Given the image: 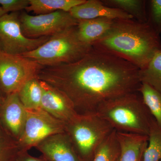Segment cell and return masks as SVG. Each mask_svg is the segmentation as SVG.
Segmentation results:
<instances>
[{"mask_svg":"<svg viewBox=\"0 0 161 161\" xmlns=\"http://www.w3.org/2000/svg\"><path fill=\"white\" fill-rule=\"evenodd\" d=\"M119 152L116 161H142L148 143L147 136L116 132Z\"/></svg>","mask_w":161,"mask_h":161,"instance_id":"cell-14","label":"cell"},{"mask_svg":"<svg viewBox=\"0 0 161 161\" xmlns=\"http://www.w3.org/2000/svg\"><path fill=\"white\" fill-rule=\"evenodd\" d=\"M141 83H146L161 93V50L155 54L147 66L140 70Z\"/></svg>","mask_w":161,"mask_h":161,"instance_id":"cell-19","label":"cell"},{"mask_svg":"<svg viewBox=\"0 0 161 161\" xmlns=\"http://www.w3.org/2000/svg\"><path fill=\"white\" fill-rule=\"evenodd\" d=\"M26 11L33 12L36 15L48 14L55 12H69L71 9L86 2V0H29Z\"/></svg>","mask_w":161,"mask_h":161,"instance_id":"cell-16","label":"cell"},{"mask_svg":"<svg viewBox=\"0 0 161 161\" xmlns=\"http://www.w3.org/2000/svg\"><path fill=\"white\" fill-rule=\"evenodd\" d=\"M19 16V12H12L0 17V43L3 51L6 53L22 55L36 49L50 38L26 37L22 31Z\"/></svg>","mask_w":161,"mask_h":161,"instance_id":"cell-8","label":"cell"},{"mask_svg":"<svg viewBox=\"0 0 161 161\" xmlns=\"http://www.w3.org/2000/svg\"><path fill=\"white\" fill-rule=\"evenodd\" d=\"M18 93L21 103L26 109L41 108L43 91L40 80L38 78L27 81Z\"/></svg>","mask_w":161,"mask_h":161,"instance_id":"cell-18","label":"cell"},{"mask_svg":"<svg viewBox=\"0 0 161 161\" xmlns=\"http://www.w3.org/2000/svg\"><path fill=\"white\" fill-rule=\"evenodd\" d=\"M21 151L17 141L0 125V161H16Z\"/></svg>","mask_w":161,"mask_h":161,"instance_id":"cell-22","label":"cell"},{"mask_svg":"<svg viewBox=\"0 0 161 161\" xmlns=\"http://www.w3.org/2000/svg\"><path fill=\"white\" fill-rule=\"evenodd\" d=\"M26 114V109L18 92L3 97L0 103V125L18 142L23 131Z\"/></svg>","mask_w":161,"mask_h":161,"instance_id":"cell-10","label":"cell"},{"mask_svg":"<svg viewBox=\"0 0 161 161\" xmlns=\"http://www.w3.org/2000/svg\"><path fill=\"white\" fill-rule=\"evenodd\" d=\"M6 14H7V13L2 8V7L0 6V17L2 16L3 15Z\"/></svg>","mask_w":161,"mask_h":161,"instance_id":"cell-27","label":"cell"},{"mask_svg":"<svg viewBox=\"0 0 161 161\" xmlns=\"http://www.w3.org/2000/svg\"><path fill=\"white\" fill-rule=\"evenodd\" d=\"M92 47L126 60L141 70L161 50V40L148 22L116 19L109 31Z\"/></svg>","mask_w":161,"mask_h":161,"instance_id":"cell-2","label":"cell"},{"mask_svg":"<svg viewBox=\"0 0 161 161\" xmlns=\"http://www.w3.org/2000/svg\"><path fill=\"white\" fill-rule=\"evenodd\" d=\"M29 4V0H0L1 7L7 13L26 9Z\"/></svg>","mask_w":161,"mask_h":161,"instance_id":"cell-25","label":"cell"},{"mask_svg":"<svg viewBox=\"0 0 161 161\" xmlns=\"http://www.w3.org/2000/svg\"><path fill=\"white\" fill-rule=\"evenodd\" d=\"M160 161H161V160H160Z\"/></svg>","mask_w":161,"mask_h":161,"instance_id":"cell-30","label":"cell"},{"mask_svg":"<svg viewBox=\"0 0 161 161\" xmlns=\"http://www.w3.org/2000/svg\"><path fill=\"white\" fill-rule=\"evenodd\" d=\"M96 112L116 132L147 136L155 119L139 91L106 102Z\"/></svg>","mask_w":161,"mask_h":161,"instance_id":"cell-3","label":"cell"},{"mask_svg":"<svg viewBox=\"0 0 161 161\" xmlns=\"http://www.w3.org/2000/svg\"><path fill=\"white\" fill-rule=\"evenodd\" d=\"M139 92L161 129V93L147 84H141Z\"/></svg>","mask_w":161,"mask_h":161,"instance_id":"cell-20","label":"cell"},{"mask_svg":"<svg viewBox=\"0 0 161 161\" xmlns=\"http://www.w3.org/2000/svg\"><path fill=\"white\" fill-rule=\"evenodd\" d=\"M3 97H4V96H3V94H2V93L0 92V103H1V101H2Z\"/></svg>","mask_w":161,"mask_h":161,"instance_id":"cell-28","label":"cell"},{"mask_svg":"<svg viewBox=\"0 0 161 161\" xmlns=\"http://www.w3.org/2000/svg\"><path fill=\"white\" fill-rule=\"evenodd\" d=\"M147 3V22L160 35L161 33V0H150Z\"/></svg>","mask_w":161,"mask_h":161,"instance_id":"cell-24","label":"cell"},{"mask_svg":"<svg viewBox=\"0 0 161 161\" xmlns=\"http://www.w3.org/2000/svg\"><path fill=\"white\" fill-rule=\"evenodd\" d=\"M40 81L43 91L41 109L64 123L78 114L71 102L64 93L44 81Z\"/></svg>","mask_w":161,"mask_h":161,"instance_id":"cell-11","label":"cell"},{"mask_svg":"<svg viewBox=\"0 0 161 161\" xmlns=\"http://www.w3.org/2000/svg\"><path fill=\"white\" fill-rule=\"evenodd\" d=\"M104 5L125 11L140 23L148 22L147 1L143 0H102Z\"/></svg>","mask_w":161,"mask_h":161,"instance_id":"cell-17","label":"cell"},{"mask_svg":"<svg viewBox=\"0 0 161 161\" xmlns=\"http://www.w3.org/2000/svg\"><path fill=\"white\" fill-rule=\"evenodd\" d=\"M139 71L126 60L92 47L75 62L44 67L37 78L64 93L82 115L96 112L108 101L138 92Z\"/></svg>","mask_w":161,"mask_h":161,"instance_id":"cell-1","label":"cell"},{"mask_svg":"<svg viewBox=\"0 0 161 161\" xmlns=\"http://www.w3.org/2000/svg\"><path fill=\"white\" fill-rule=\"evenodd\" d=\"M119 152V144L114 130L98 148L92 161H116Z\"/></svg>","mask_w":161,"mask_h":161,"instance_id":"cell-23","label":"cell"},{"mask_svg":"<svg viewBox=\"0 0 161 161\" xmlns=\"http://www.w3.org/2000/svg\"><path fill=\"white\" fill-rule=\"evenodd\" d=\"M69 13L73 17L78 20L102 17L112 19H133L125 11L105 6L99 0H86L85 3L71 9Z\"/></svg>","mask_w":161,"mask_h":161,"instance_id":"cell-13","label":"cell"},{"mask_svg":"<svg viewBox=\"0 0 161 161\" xmlns=\"http://www.w3.org/2000/svg\"><path fill=\"white\" fill-rule=\"evenodd\" d=\"M35 148L48 161H82L65 132L51 136Z\"/></svg>","mask_w":161,"mask_h":161,"instance_id":"cell-12","label":"cell"},{"mask_svg":"<svg viewBox=\"0 0 161 161\" xmlns=\"http://www.w3.org/2000/svg\"><path fill=\"white\" fill-rule=\"evenodd\" d=\"M43 67L21 55L0 52V92L4 96L17 93L27 81L37 78Z\"/></svg>","mask_w":161,"mask_h":161,"instance_id":"cell-6","label":"cell"},{"mask_svg":"<svg viewBox=\"0 0 161 161\" xmlns=\"http://www.w3.org/2000/svg\"><path fill=\"white\" fill-rule=\"evenodd\" d=\"M148 143L144 152L142 161H160L161 160V129L155 119L149 133Z\"/></svg>","mask_w":161,"mask_h":161,"instance_id":"cell-21","label":"cell"},{"mask_svg":"<svg viewBox=\"0 0 161 161\" xmlns=\"http://www.w3.org/2000/svg\"><path fill=\"white\" fill-rule=\"evenodd\" d=\"M19 18L23 34L31 39L51 36L78 23L69 12L61 10L35 16L23 12Z\"/></svg>","mask_w":161,"mask_h":161,"instance_id":"cell-9","label":"cell"},{"mask_svg":"<svg viewBox=\"0 0 161 161\" xmlns=\"http://www.w3.org/2000/svg\"><path fill=\"white\" fill-rule=\"evenodd\" d=\"M77 25L53 35L43 45L21 56L44 67L71 63L80 60L91 50L92 46L80 40Z\"/></svg>","mask_w":161,"mask_h":161,"instance_id":"cell-5","label":"cell"},{"mask_svg":"<svg viewBox=\"0 0 161 161\" xmlns=\"http://www.w3.org/2000/svg\"><path fill=\"white\" fill-rule=\"evenodd\" d=\"M26 119L18 143L22 151H28L40 142L64 132L65 123L40 108L26 109Z\"/></svg>","mask_w":161,"mask_h":161,"instance_id":"cell-7","label":"cell"},{"mask_svg":"<svg viewBox=\"0 0 161 161\" xmlns=\"http://www.w3.org/2000/svg\"><path fill=\"white\" fill-rule=\"evenodd\" d=\"M114 20L102 17L78 20L77 29L80 40L92 46L93 43L109 31Z\"/></svg>","mask_w":161,"mask_h":161,"instance_id":"cell-15","label":"cell"},{"mask_svg":"<svg viewBox=\"0 0 161 161\" xmlns=\"http://www.w3.org/2000/svg\"><path fill=\"white\" fill-rule=\"evenodd\" d=\"M114 129L97 112L77 114L65 123L64 132L82 161H92Z\"/></svg>","mask_w":161,"mask_h":161,"instance_id":"cell-4","label":"cell"},{"mask_svg":"<svg viewBox=\"0 0 161 161\" xmlns=\"http://www.w3.org/2000/svg\"><path fill=\"white\" fill-rule=\"evenodd\" d=\"M3 51V49H2V46H1V43H0V52Z\"/></svg>","mask_w":161,"mask_h":161,"instance_id":"cell-29","label":"cell"},{"mask_svg":"<svg viewBox=\"0 0 161 161\" xmlns=\"http://www.w3.org/2000/svg\"><path fill=\"white\" fill-rule=\"evenodd\" d=\"M16 161H48L41 156L37 158L32 156L29 154L28 151H22L19 153Z\"/></svg>","mask_w":161,"mask_h":161,"instance_id":"cell-26","label":"cell"}]
</instances>
